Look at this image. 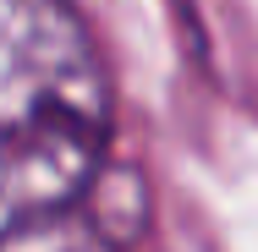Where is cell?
Masks as SVG:
<instances>
[{"instance_id":"obj_2","label":"cell","mask_w":258,"mask_h":252,"mask_svg":"<svg viewBox=\"0 0 258 252\" xmlns=\"http://www.w3.org/2000/svg\"><path fill=\"white\" fill-rule=\"evenodd\" d=\"M0 252H121V241L99 225V214L88 203H77V208H60L50 219L22 225L17 236L0 241Z\"/></svg>"},{"instance_id":"obj_1","label":"cell","mask_w":258,"mask_h":252,"mask_svg":"<svg viewBox=\"0 0 258 252\" xmlns=\"http://www.w3.org/2000/svg\"><path fill=\"white\" fill-rule=\"evenodd\" d=\"M115 94L72 0H0V241L77 208L110 164Z\"/></svg>"}]
</instances>
